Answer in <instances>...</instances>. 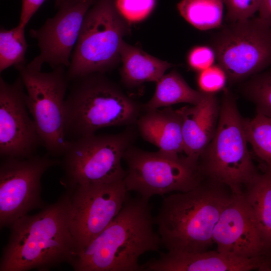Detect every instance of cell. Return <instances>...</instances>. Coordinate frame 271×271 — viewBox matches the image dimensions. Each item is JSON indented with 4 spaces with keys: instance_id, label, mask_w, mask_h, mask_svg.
Returning <instances> with one entry per match:
<instances>
[{
    "instance_id": "obj_1",
    "label": "cell",
    "mask_w": 271,
    "mask_h": 271,
    "mask_svg": "<svg viewBox=\"0 0 271 271\" xmlns=\"http://www.w3.org/2000/svg\"><path fill=\"white\" fill-rule=\"evenodd\" d=\"M69 192L38 213L28 214L11 226L3 249L0 271H47L76 255L70 228Z\"/></svg>"
},
{
    "instance_id": "obj_2",
    "label": "cell",
    "mask_w": 271,
    "mask_h": 271,
    "mask_svg": "<svg viewBox=\"0 0 271 271\" xmlns=\"http://www.w3.org/2000/svg\"><path fill=\"white\" fill-rule=\"evenodd\" d=\"M149 199L128 193L109 225L70 264L75 271H141L140 257L159 251L160 237L155 231Z\"/></svg>"
},
{
    "instance_id": "obj_3",
    "label": "cell",
    "mask_w": 271,
    "mask_h": 271,
    "mask_svg": "<svg viewBox=\"0 0 271 271\" xmlns=\"http://www.w3.org/2000/svg\"><path fill=\"white\" fill-rule=\"evenodd\" d=\"M224 186L203 180L191 190L165 197L154 218L162 245L169 251H206L213 243L219 218L232 198Z\"/></svg>"
},
{
    "instance_id": "obj_4",
    "label": "cell",
    "mask_w": 271,
    "mask_h": 271,
    "mask_svg": "<svg viewBox=\"0 0 271 271\" xmlns=\"http://www.w3.org/2000/svg\"><path fill=\"white\" fill-rule=\"evenodd\" d=\"M64 103V131L69 141L94 134L109 126L132 125L143 105L126 95L104 73L72 81Z\"/></svg>"
},
{
    "instance_id": "obj_5",
    "label": "cell",
    "mask_w": 271,
    "mask_h": 271,
    "mask_svg": "<svg viewBox=\"0 0 271 271\" xmlns=\"http://www.w3.org/2000/svg\"><path fill=\"white\" fill-rule=\"evenodd\" d=\"M243 119L232 95H223L215 134L198 161L203 177L223 184L232 194L243 188L259 174L247 148Z\"/></svg>"
},
{
    "instance_id": "obj_6",
    "label": "cell",
    "mask_w": 271,
    "mask_h": 271,
    "mask_svg": "<svg viewBox=\"0 0 271 271\" xmlns=\"http://www.w3.org/2000/svg\"><path fill=\"white\" fill-rule=\"evenodd\" d=\"M114 0H96L87 12L67 70L70 81L95 73H104L120 60L128 23L117 12Z\"/></svg>"
},
{
    "instance_id": "obj_7",
    "label": "cell",
    "mask_w": 271,
    "mask_h": 271,
    "mask_svg": "<svg viewBox=\"0 0 271 271\" xmlns=\"http://www.w3.org/2000/svg\"><path fill=\"white\" fill-rule=\"evenodd\" d=\"M137 131L134 124L119 133H94L70 141L63 155V184L70 189L80 185L123 180L126 171L121 160L136 139Z\"/></svg>"
},
{
    "instance_id": "obj_8",
    "label": "cell",
    "mask_w": 271,
    "mask_h": 271,
    "mask_svg": "<svg viewBox=\"0 0 271 271\" xmlns=\"http://www.w3.org/2000/svg\"><path fill=\"white\" fill-rule=\"evenodd\" d=\"M15 68L26 89L27 105L43 146L51 155H63L70 144L64 131V103L70 81L65 67L49 72L31 68L27 63Z\"/></svg>"
},
{
    "instance_id": "obj_9",
    "label": "cell",
    "mask_w": 271,
    "mask_h": 271,
    "mask_svg": "<svg viewBox=\"0 0 271 271\" xmlns=\"http://www.w3.org/2000/svg\"><path fill=\"white\" fill-rule=\"evenodd\" d=\"M123 160L127 166L123 179L127 191L148 199L155 195L188 191L204 179L198 161L187 156L148 152L131 145Z\"/></svg>"
},
{
    "instance_id": "obj_10",
    "label": "cell",
    "mask_w": 271,
    "mask_h": 271,
    "mask_svg": "<svg viewBox=\"0 0 271 271\" xmlns=\"http://www.w3.org/2000/svg\"><path fill=\"white\" fill-rule=\"evenodd\" d=\"M212 49L230 82L250 78L271 65V27L258 16L229 23L215 36Z\"/></svg>"
},
{
    "instance_id": "obj_11",
    "label": "cell",
    "mask_w": 271,
    "mask_h": 271,
    "mask_svg": "<svg viewBox=\"0 0 271 271\" xmlns=\"http://www.w3.org/2000/svg\"><path fill=\"white\" fill-rule=\"evenodd\" d=\"M70 228L76 255L111 222L128 193L123 180L69 189Z\"/></svg>"
},
{
    "instance_id": "obj_12",
    "label": "cell",
    "mask_w": 271,
    "mask_h": 271,
    "mask_svg": "<svg viewBox=\"0 0 271 271\" xmlns=\"http://www.w3.org/2000/svg\"><path fill=\"white\" fill-rule=\"evenodd\" d=\"M59 160L35 154L25 158H6L0 165V226H11L35 209L42 208L41 180Z\"/></svg>"
},
{
    "instance_id": "obj_13",
    "label": "cell",
    "mask_w": 271,
    "mask_h": 271,
    "mask_svg": "<svg viewBox=\"0 0 271 271\" xmlns=\"http://www.w3.org/2000/svg\"><path fill=\"white\" fill-rule=\"evenodd\" d=\"M96 0H64L52 18L38 29L30 30V36L37 40L40 54L27 65L41 70L48 64L53 69L68 67L85 15Z\"/></svg>"
},
{
    "instance_id": "obj_14",
    "label": "cell",
    "mask_w": 271,
    "mask_h": 271,
    "mask_svg": "<svg viewBox=\"0 0 271 271\" xmlns=\"http://www.w3.org/2000/svg\"><path fill=\"white\" fill-rule=\"evenodd\" d=\"M24 88L20 76L12 83L0 77V155L3 158H28L43 146L29 115Z\"/></svg>"
},
{
    "instance_id": "obj_15",
    "label": "cell",
    "mask_w": 271,
    "mask_h": 271,
    "mask_svg": "<svg viewBox=\"0 0 271 271\" xmlns=\"http://www.w3.org/2000/svg\"><path fill=\"white\" fill-rule=\"evenodd\" d=\"M212 239L220 252L243 258L271 257L243 193L232 194L214 227Z\"/></svg>"
},
{
    "instance_id": "obj_16",
    "label": "cell",
    "mask_w": 271,
    "mask_h": 271,
    "mask_svg": "<svg viewBox=\"0 0 271 271\" xmlns=\"http://www.w3.org/2000/svg\"><path fill=\"white\" fill-rule=\"evenodd\" d=\"M143 271L271 270V257L243 258L216 251L161 252L141 265Z\"/></svg>"
},
{
    "instance_id": "obj_17",
    "label": "cell",
    "mask_w": 271,
    "mask_h": 271,
    "mask_svg": "<svg viewBox=\"0 0 271 271\" xmlns=\"http://www.w3.org/2000/svg\"><path fill=\"white\" fill-rule=\"evenodd\" d=\"M178 110L182 119L184 152L198 161L216 132L220 111L218 100L214 94L205 93L198 103Z\"/></svg>"
},
{
    "instance_id": "obj_18",
    "label": "cell",
    "mask_w": 271,
    "mask_h": 271,
    "mask_svg": "<svg viewBox=\"0 0 271 271\" xmlns=\"http://www.w3.org/2000/svg\"><path fill=\"white\" fill-rule=\"evenodd\" d=\"M136 126L142 138L159 151L175 157L184 152L182 119L178 109L170 106L162 109L143 108Z\"/></svg>"
},
{
    "instance_id": "obj_19",
    "label": "cell",
    "mask_w": 271,
    "mask_h": 271,
    "mask_svg": "<svg viewBox=\"0 0 271 271\" xmlns=\"http://www.w3.org/2000/svg\"><path fill=\"white\" fill-rule=\"evenodd\" d=\"M121 81L130 87L157 82L172 64L122 41L120 49Z\"/></svg>"
},
{
    "instance_id": "obj_20",
    "label": "cell",
    "mask_w": 271,
    "mask_h": 271,
    "mask_svg": "<svg viewBox=\"0 0 271 271\" xmlns=\"http://www.w3.org/2000/svg\"><path fill=\"white\" fill-rule=\"evenodd\" d=\"M156 83L152 97L143 104L145 109H159L181 103L195 105L205 93L192 88L175 70L164 74Z\"/></svg>"
},
{
    "instance_id": "obj_21",
    "label": "cell",
    "mask_w": 271,
    "mask_h": 271,
    "mask_svg": "<svg viewBox=\"0 0 271 271\" xmlns=\"http://www.w3.org/2000/svg\"><path fill=\"white\" fill-rule=\"evenodd\" d=\"M245 188L243 194L245 200L271 247V171L265 169Z\"/></svg>"
},
{
    "instance_id": "obj_22",
    "label": "cell",
    "mask_w": 271,
    "mask_h": 271,
    "mask_svg": "<svg viewBox=\"0 0 271 271\" xmlns=\"http://www.w3.org/2000/svg\"><path fill=\"white\" fill-rule=\"evenodd\" d=\"M222 0H182L177 9L191 25L202 31L220 27L223 13Z\"/></svg>"
},
{
    "instance_id": "obj_23",
    "label": "cell",
    "mask_w": 271,
    "mask_h": 271,
    "mask_svg": "<svg viewBox=\"0 0 271 271\" xmlns=\"http://www.w3.org/2000/svg\"><path fill=\"white\" fill-rule=\"evenodd\" d=\"M243 127L255 155L271 171V117L256 112L252 118L243 119Z\"/></svg>"
},
{
    "instance_id": "obj_24",
    "label": "cell",
    "mask_w": 271,
    "mask_h": 271,
    "mask_svg": "<svg viewBox=\"0 0 271 271\" xmlns=\"http://www.w3.org/2000/svg\"><path fill=\"white\" fill-rule=\"evenodd\" d=\"M25 28L18 24L10 30L1 28V73L11 66L26 64L25 55L28 46L25 36Z\"/></svg>"
},
{
    "instance_id": "obj_25",
    "label": "cell",
    "mask_w": 271,
    "mask_h": 271,
    "mask_svg": "<svg viewBox=\"0 0 271 271\" xmlns=\"http://www.w3.org/2000/svg\"><path fill=\"white\" fill-rule=\"evenodd\" d=\"M243 89L255 105L256 112L271 117V65L250 77Z\"/></svg>"
},
{
    "instance_id": "obj_26",
    "label": "cell",
    "mask_w": 271,
    "mask_h": 271,
    "mask_svg": "<svg viewBox=\"0 0 271 271\" xmlns=\"http://www.w3.org/2000/svg\"><path fill=\"white\" fill-rule=\"evenodd\" d=\"M115 7L128 23L144 20L154 9L156 0H114Z\"/></svg>"
},
{
    "instance_id": "obj_27",
    "label": "cell",
    "mask_w": 271,
    "mask_h": 271,
    "mask_svg": "<svg viewBox=\"0 0 271 271\" xmlns=\"http://www.w3.org/2000/svg\"><path fill=\"white\" fill-rule=\"evenodd\" d=\"M263 0H222L227 12L226 20L229 23L248 19L258 12Z\"/></svg>"
},
{
    "instance_id": "obj_28",
    "label": "cell",
    "mask_w": 271,
    "mask_h": 271,
    "mask_svg": "<svg viewBox=\"0 0 271 271\" xmlns=\"http://www.w3.org/2000/svg\"><path fill=\"white\" fill-rule=\"evenodd\" d=\"M227 79L225 72L219 65H212L200 72L198 77L200 91L214 94L224 87Z\"/></svg>"
},
{
    "instance_id": "obj_29",
    "label": "cell",
    "mask_w": 271,
    "mask_h": 271,
    "mask_svg": "<svg viewBox=\"0 0 271 271\" xmlns=\"http://www.w3.org/2000/svg\"><path fill=\"white\" fill-rule=\"evenodd\" d=\"M215 57V54L212 48L199 46L190 51L188 62L193 69L201 72L213 65Z\"/></svg>"
},
{
    "instance_id": "obj_30",
    "label": "cell",
    "mask_w": 271,
    "mask_h": 271,
    "mask_svg": "<svg viewBox=\"0 0 271 271\" xmlns=\"http://www.w3.org/2000/svg\"><path fill=\"white\" fill-rule=\"evenodd\" d=\"M46 0H22L19 25L26 27L27 24Z\"/></svg>"
},
{
    "instance_id": "obj_31",
    "label": "cell",
    "mask_w": 271,
    "mask_h": 271,
    "mask_svg": "<svg viewBox=\"0 0 271 271\" xmlns=\"http://www.w3.org/2000/svg\"><path fill=\"white\" fill-rule=\"evenodd\" d=\"M258 13V18L271 27V0H263Z\"/></svg>"
},
{
    "instance_id": "obj_32",
    "label": "cell",
    "mask_w": 271,
    "mask_h": 271,
    "mask_svg": "<svg viewBox=\"0 0 271 271\" xmlns=\"http://www.w3.org/2000/svg\"><path fill=\"white\" fill-rule=\"evenodd\" d=\"M64 0H55V7L58 8L59 5Z\"/></svg>"
}]
</instances>
